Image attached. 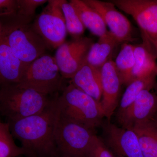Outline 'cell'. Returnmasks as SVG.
Returning a JSON list of instances; mask_svg holds the SVG:
<instances>
[{
  "mask_svg": "<svg viewBox=\"0 0 157 157\" xmlns=\"http://www.w3.org/2000/svg\"><path fill=\"white\" fill-rule=\"evenodd\" d=\"M95 131L59 114L55 131L59 157H88Z\"/></svg>",
  "mask_w": 157,
  "mask_h": 157,
  "instance_id": "6",
  "label": "cell"
},
{
  "mask_svg": "<svg viewBox=\"0 0 157 157\" xmlns=\"http://www.w3.org/2000/svg\"><path fill=\"white\" fill-rule=\"evenodd\" d=\"M16 55L0 34V83L1 86L17 84L29 65Z\"/></svg>",
  "mask_w": 157,
  "mask_h": 157,
  "instance_id": "14",
  "label": "cell"
},
{
  "mask_svg": "<svg viewBox=\"0 0 157 157\" xmlns=\"http://www.w3.org/2000/svg\"><path fill=\"white\" fill-rule=\"evenodd\" d=\"M51 100L48 95L16 84L1 86L0 112L8 121L38 114L45 109Z\"/></svg>",
  "mask_w": 157,
  "mask_h": 157,
  "instance_id": "3",
  "label": "cell"
},
{
  "mask_svg": "<svg viewBox=\"0 0 157 157\" xmlns=\"http://www.w3.org/2000/svg\"><path fill=\"white\" fill-rule=\"evenodd\" d=\"M86 5L98 12L109 32L121 44L135 41L132 24L112 2L98 0H83Z\"/></svg>",
  "mask_w": 157,
  "mask_h": 157,
  "instance_id": "11",
  "label": "cell"
},
{
  "mask_svg": "<svg viewBox=\"0 0 157 157\" xmlns=\"http://www.w3.org/2000/svg\"><path fill=\"white\" fill-rule=\"evenodd\" d=\"M59 115L56 97L42 112L22 119L8 121L13 137L32 157H59L55 131Z\"/></svg>",
  "mask_w": 157,
  "mask_h": 157,
  "instance_id": "1",
  "label": "cell"
},
{
  "mask_svg": "<svg viewBox=\"0 0 157 157\" xmlns=\"http://www.w3.org/2000/svg\"><path fill=\"white\" fill-rule=\"evenodd\" d=\"M17 157H22V156H21Z\"/></svg>",
  "mask_w": 157,
  "mask_h": 157,
  "instance_id": "29",
  "label": "cell"
},
{
  "mask_svg": "<svg viewBox=\"0 0 157 157\" xmlns=\"http://www.w3.org/2000/svg\"><path fill=\"white\" fill-rule=\"evenodd\" d=\"M88 157H116L108 148L102 138L97 135L91 144Z\"/></svg>",
  "mask_w": 157,
  "mask_h": 157,
  "instance_id": "25",
  "label": "cell"
},
{
  "mask_svg": "<svg viewBox=\"0 0 157 157\" xmlns=\"http://www.w3.org/2000/svg\"><path fill=\"white\" fill-rule=\"evenodd\" d=\"M102 98L101 101L105 117L108 121L118 105L122 82L112 59L108 61L101 68Z\"/></svg>",
  "mask_w": 157,
  "mask_h": 157,
  "instance_id": "13",
  "label": "cell"
},
{
  "mask_svg": "<svg viewBox=\"0 0 157 157\" xmlns=\"http://www.w3.org/2000/svg\"></svg>",
  "mask_w": 157,
  "mask_h": 157,
  "instance_id": "30",
  "label": "cell"
},
{
  "mask_svg": "<svg viewBox=\"0 0 157 157\" xmlns=\"http://www.w3.org/2000/svg\"><path fill=\"white\" fill-rule=\"evenodd\" d=\"M117 8L129 14L139 27L141 44L157 58V0H114Z\"/></svg>",
  "mask_w": 157,
  "mask_h": 157,
  "instance_id": "7",
  "label": "cell"
},
{
  "mask_svg": "<svg viewBox=\"0 0 157 157\" xmlns=\"http://www.w3.org/2000/svg\"><path fill=\"white\" fill-rule=\"evenodd\" d=\"M70 83L101 102L102 98L101 68L90 65L86 60L70 79Z\"/></svg>",
  "mask_w": 157,
  "mask_h": 157,
  "instance_id": "15",
  "label": "cell"
},
{
  "mask_svg": "<svg viewBox=\"0 0 157 157\" xmlns=\"http://www.w3.org/2000/svg\"><path fill=\"white\" fill-rule=\"evenodd\" d=\"M157 113V94L145 90L118 121L121 127L132 129L137 125L153 120Z\"/></svg>",
  "mask_w": 157,
  "mask_h": 157,
  "instance_id": "12",
  "label": "cell"
},
{
  "mask_svg": "<svg viewBox=\"0 0 157 157\" xmlns=\"http://www.w3.org/2000/svg\"><path fill=\"white\" fill-rule=\"evenodd\" d=\"M59 114L62 117L92 130L103 124L105 117L101 102L78 89L71 83L57 96Z\"/></svg>",
  "mask_w": 157,
  "mask_h": 157,
  "instance_id": "2",
  "label": "cell"
},
{
  "mask_svg": "<svg viewBox=\"0 0 157 157\" xmlns=\"http://www.w3.org/2000/svg\"><path fill=\"white\" fill-rule=\"evenodd\" d=\"M121 43L109 31L99 38L98 42L93 43L86 57L90 65L101 68L108 61L112 59L113 52Z\"/></svg>",
  "mask_w": 157,
  "mask_h": 157,
  "instance_id": "16",
  "label": "cell"
},
{
  "mask_svg": "<svg viewBox=\"0 0 157 157\" xmlns=\"http://www.w3.org/2000/svg\"><path fill=\"white\" fill-rule=\"evenodd\" d=\"M22 155L32 157L27 150L15 144L9 122L0 123V157H17Z\"/></svg>",
  "mask_w": 157,
  "mask_h": 157,
  "instance_id": "22",
  "label": "cell"
},
{
  "mask_svg": "<svg viewBox=\"0 0 157 157\" xmlns=\"http://www.w3.org/2000/svg\"><path fill=\"white\" fill-rule=\"evenodd\" d=\"M114 62L122 84L127 86L132 81V71L135 66L134 45L129 43L121 44Z\"/></svg>",
  "mask_w": 157,
  "mask_h": 157,
  "instance_id": "20",
  "label": "cell"
},
{
  "mask_svg": "<svg viewBox=\"0 0 157 157\" xmlns=\"http://www.w3.org/2000/svg\"><path fill=\"white\" fill-rule=\"evenodd\" d=\"M48 2L47 0H17L16 14L14 16L10 17H15L32 23L35 19L37 8Z\"/></svg>",
  "mask_w": 157,
  "mask_h": 157,
  "instance_id": "24",
  "label": "cell"
},
{
  "mask_svg": "<svg viewBox=\"0 0 157 157\" xmlns=\"http://www.w3.org/2000/svg\"><path fill=\"white\" fill-rule=\"evenodd\" d=\"M102 125V139L116 157H144L133 129L118 127L108 121Z\"/></svg>",
  "mask_w": 157,
  "mask_h": 157,
  "instance_id": "10",
  "label": "cell"
},
{
  "mask_svg": "<svg viewBox=\"0 0 157 157\" xmlns=\"http://www.w3.org/2000/svg\"><path fill=\"white\" fill-rule=\"evenodd\" d=\"M61 8L67 33L74 37V38L81 37L86 28L74 7L70 2H68L67 1L63 0Z\"/></svg>",
  "mask_w": 157,
  "mask_h": 157,
  "instance_id": "23",
  "label": "cell"
},
{
  "mask_svg": "<svg viewBox=\"0 0 157 157\" xmlns=\"http://www.w3.org/2000/svg\"><path fill=\"white\" fill-rule=\"evenodd\" d=\"M17 10V0H0V17L14 16Z\"/></svg>",
  "mask_w": 157,
  "mask_h": 157,
  "instance_id": "26",
  "label": "cell"
},
{
  "mask_svg": "<svg viewBox=\"0 0 157 157\" xmlns=\"http://www.w3.org/2000/svg\"><path fill=\"white\" fill-rule=\"evenodd\" d=\"M154 122V124L155 126L157 128V114L155 116L154 119L153 120Z\"/></svg>",
  "mask_w": 157,
  "mask_h": 157,
  "instance_id": "27",
  "label": "cell"
},
{
  "mask_svg": "<svg viewBox=\"0 0 157 157\" xmlns=\"http://www.w3.org/2000/svg\"><path fill=\"white\" fill-rule=\"evenodd\" d=\"M70 2L74 7L76 13L85 28L99 38L108 32L107 25L101 14L91 8L83 0H71Z\"/></svg>",
  "mask_w": 157,
  "mask_h": 157,
  "instance_id": "17",
  "label": "cell"
},
{
  "mask_svg": "<svg viewBox=\"0 0 157 157\" xmlns=\"http://www.w3.org/2000/svg\"><path fill=\"white\" fill-rule=\"evenodd\" d=\"M64 79L55 57L44 54L29 65L16 85L48 96L63 89Z\"/></svg>",
  "mask_w": 157,
  "mask_h": 157,
  "instance_id": "5",
  "label": "cell"
},
{
  "mask_svg": "<svg viewBox=\"0 0 157 157\" xmlns=\"http://www.w3.org/2000/svg\"><path fill=\"white\" fill-rule=\"evenodd\" d=\"M156 79L155 71L147 76L135 78L130 82L121 99L117 113V119L127 111L141 92L145 90H151L155 87Z\"/></svg>",
  "mask_w": 157,
  "mask_h": 157,
  "instance_id": "18",
  "label": "cell"
},
{
  "mask_svg": "<svg viewBox=\"0 0 157 157\" xmlns=\"http://www.w3.org/2000/svg\"><path fill=\"white\" fill-rule=\"evenodd\" d=\"M63 0H49L41 13L35 17L33 26L47 48L57 49L65 42L67 31L61 8Z\"/></svg>",
  "mask_w": 157,
  "mask_h": 157,
  "instance_id": "8",
  "label": "cell"
},
{
  "mask_svg": "<svg viewBox=\"0 0 157 157\" xmlns=\"http://www.w3.org/2000/svg\"><path fill=\"white\" fill-rule=\"evenodd\" d=\"M134 54L135 63L132 71V81L155 72L156 58L142 44L134 45Z\"/></svg>",
  "mask_w": 157,
  "mask_h": 157,
  "instance_id": "21",
  "label": "cell"
},
{
  "mask_svg": "<svg viewBox=\"0 0 157 157\" xmlns=\"http://www.w3.org/2000/svg\"><path fill=\"white\" fill-rule=\"evenodd\" d=\"M156 82L155 86V87L156 90V91L157 92V67L156 68Z\"/></svg>",
  "mask_w": 157,
  "mask_h": 157,
  "instance_id": "28",
  "label": "cell"
},
{
  "mask_svg": "<svg viewBox=\"0 0 157 157\" xmlns=\"http://www.w3.org/2000/svg\"><path fill=\"white\" fill-rule=\"evenodd\" d=\"M132 129L137 134L144 157H157V128L153 120Z\"/></svg>",
  "mask_w": 157,
  "mask_h": 157,
  "instance_id": "19",
  "label": "cell"
},
{
  "mask_svg": "<svg viewBox=\"0 0 157 157\" xmlns=\"http://www.w3.org/2000/svg\"><path fill=\"white\" fill-rule=\"evenodd\" d=\"M0 34L21 61L28 64L45 54V42L34 29L33 23L17 20L0 21Z\"/></svg>",
  "mask_w": 157,
  "mask_h": 157,
  "instance_id": "4",
  "label": "cell"
},
{
  "mask_svg": "<svg viewBox=\"0 0 157 157\" xmlns=\"http://www.w3.org/2000/svg\"><path fill=\"white\" fill-rule=\"evenodd\" d=\"M93 43L90 38L80 37L65 42L57 48L55 58L65 79H71L79 70Z\"/></svg>",
  "mask_w": 157,
  "mask_h": 157,
  "instance_id": "9",
  "label": "cell"
}]
</instances>
